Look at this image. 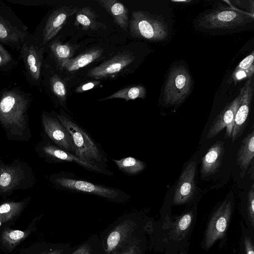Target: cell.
Returning a JSON list of instances; mask_svg holds the SVG:
<instances>
[{
	"label": "cell",
	"mask_w": 254,
	"mask_h": 254,
	"mask_svg": "<svg viewBox=\"0 0 254 254\" xmlns=\"http://www.w3.org/2000/svg\"><path fill=\"white\" fill-rule=\"evenodd\" d=\"M60 121L71 136L76 156L83 161L103 170L108 169V156L101 144L72 117L61 111Z\"/></svg>",
	"instance_id": "obj_1"
},
{
	"label": "cell",
	"mask_w": 254,
	"mask_h": 254,
	"mask_svg": "<svg viewBox=\"0 0 254 254\" xmlns=\"http://www.w3.org/2000/svg\"><path fill=\"white\" fill-rule=\"evenodd\" d=\"M50 181L61 190L95 195L110 200L126 199L129 196L120 189L80 179L71 173L61 172L54 174L51 176Z\"/></svg>",
	"instance_id": "obj_2"
},
{
	"label": "cell",
	"mask_w": 254,
	"mask_h": 254,
	"mask_svg": "<svg viewBox=\"0 0 254 254\" xmlns=\"http://www.w3.org/2000/svg\"><path fill=\"white\" fill-rule=\"evenodd\" d=\"M30 34L14 11L0 0V43L19 52Z\"/></svg>",
	"instance_id": "obj_3"
},
{
	"label": "cell",
	"mask_w": 254,
	"mask_h": 254,
	"mask_svg": "<svg viewBox=\"0 0 254 254\" xmlns=\"http://www.w3.org/2000/svg\"><path fill=\"white\" fill-rule=\"evenodd\" d=\"M45 52V46L39 43L32 33L27 37L19 51L18 60L23 64L25 77L33 86L39 87L41 83Z\"/></svg>",
	"instance_id": "obj_4"
},
{
	"label": "cell",
	"mask_w": 254,
	"mask_h": 254,
	"mask_svg": "<svg viewBox=\"0 0 254 254\" xmlns=\"http://www.w3.org/2000/svg\"><path fill=\"white\" fill-rule=\"evenodd\" d=\"M130 34L135 38L161 41L168 36V27L163 21L141 10L133 11L129 21Z\"/></svg>",
	"instance_id": "obj_5"
},
{
	"label": "cell",
	"mask_w": 254,
	"mask_h": 254,
	"mask_svg": "<svg viewBox=\"0 0 254 254\" xmlns=\"http://www.w3.org/2000/svg\"><path fill=\"white\" fill-rule=\"evenodd\" d=\"M191 79L185 66H175L170 71L164 90V101L167 105L182 103L187 97L191 87Z\"/></svg>",
	"instance_id": "obj_6"
},
{
	"label": "cell",
	"mask_w": 254,
	"mask_h": 254,
	"mask_svg": "<svg viewBox=\"0 0 254 254\" xmlns=\"http://www.w3.org/2000/svg\"><path fill=\"white\" fill-rule=\"evenodd\" d=\"M253 20V16L228 8L217 9L202 16L199 26L207 29H228L243 26Z\"/></svg>",
	"instance_id": "obj_7"
},
{
	"label": "cell",
	"mask_w": 254,
	"mask_h": 254,
	"mask_svg": "<svg viewBox=\"0 0 254 254\" xmlns=\"http://www.w3.org/2000/svg\"><path fill=\"white\" fill-rule=\"evenodd\" d=\"M31 100V94L18 87L3 88L0 91V118L8 120L22 118Z\"/></svg>",
	"instance_id": "obj_8"
},
{
	"label": "cell",
	"mask_w": 254,
	"mask_h": 254,
	"mask_svg": "<svg viewBox=\"0 0 254 254\" xmlns=\"http://www.w3.org/2000/svg\"><path fill=\"white\" fill-rule=\"evenodd\" d=\"M78 9L75 6H63L52 11L36 28L33 35L39 43L45 46L53 39Z\"/></svg>",
	"instance_id": "obj_9"
},
{
	"label": "cell",
	"mask_w": 254,
	"mask_h": 254,
	"mask_svg": "<svg viewBox=\"0 0 254 254\" xmlns=\"http://www.w3.org/2000/svg\"><path fill=\"white\" fill-rule=\"evenodd\" d=\"M42 120L44 129L51 142L58 147L76 155L72 138L57 117L44 112Z\"/></svg>",
	"instance_id": "obj_10"
},
{
	"label": "cell",
	"mask_w": 254,
	"mask_h": 254,
	"mask_svg": "<svg viewBox=\"0 0 254 254\" xmlns=\"http://www.w3.org/2000/svg\"><path fill=\"white\" fill-rule=\"evenodd\" d=\"M232 213L231 201H224L213 213L205 234V246L211 247L225 235Z\"/></svg>",
	"instance_id": "obj_11"
},
{
	"label": "cell",
	"mask_w": 254,
	"mask_h": 254,
	"mask_svg": "<svg viewBox=\"0 0 254 254\" xmlns=\"http://www.w3.org/2000/svg\"><path fill=\"white\" fill-rule=\"evenodd\" d=\"M42 151L45 157L48 158L50 162L74 163L91 172L108 176H114V173L112 171L108 169L103 170L88 164L79 158L75 154L58 147L51 141H47L44 144Z\"/></svg>",
	"instance_id": "obj_12"
},
{
	"label": "cell",
	"mask_w": 254,
	"mask_h": 254,
	"mask_svg": "<svg viewBox=\"0 0 254 254\" xmlns=\"http://www.w3.org/2000/svg\"><path fill=\"white\" fill-rule=\"evenodd\" d=\"M241 101L236 113L231 135L232 141H235L243 133L247 125L248 119L253 95L251 77L240 90Z\"/></svg>",
	"instance_id": "obj_13"
},
{
	"label": "cell",
	"mask_w": 254,
	"mask_h": 254,
	"mask_svg": "<svg viewBox=\"0 0 254 254\" xmlns=\"http://www.w3.org/2000/svg\"><path fill=\"white\" fill-rule=\"evenodd\" d=\"M134 58V56L129 52L120 53L90 69L87 75L96 79L113 77L130 64Z\"/></svg>",
	"instance_id": "obj_14"
},
{
	"label": "cell",
	"mask_w": 254,
	"mask_h": 254,
	"mask_svg": "<svg viewBox=\"0 0 254 254\" xmlns=\"http://www.w3.org/2000/svg\"><path fill=\"white\" fill-rule=\"evenodd\" d=\"M196 168V162L191 161L182 172L174 194V204H184L192 197L195 190L194 181Z\"/></svg>",
	"instance_id": "obj_15"
},
{
	"label": "cell",
	"mask_w": 254,
	"mask_h": 254,
	"mask_svg": "<svg viewBox=\"0 0 254 254\" xmlns=\"http://www.w3.org/2000/svg\"><path fill=\"white\" fill-rule=\"evenodd\" d=\"M240 101V94L219 113L211 125L206 135L207 138L214 137L225 127H227V136L231 137L235 116Z\"/></svg>",
	"instance_id": "obj_16"
},
{
	"label": "cell",
	"mask_w": 254,
	"mask_h": 254,
	"mask_svg": "<svg viewBox=\"0 0 254 254\" xmlns=\"http://www.w3.org/2000/svg\"><path fill=\"white\" fill-rule=\"evenodd\" d=\"M225 148L221 140L215 142L209 148L201 160V178L207 177L216 173L222 165Z\"/></svg>",
	"instance_id": "obj_17"
},
{
	"label": "cell",
	"mask_w": 254,
	"mask_h": 254,
	"mask_svg": "<svg viewBox=\"0 0 254 254\" xmlns=\"http://www.w3.org/2000/svg\"><path fill=\"white\" fill-rule=\"evenodd\" d=\"M114 18L115 22L124 30H127L129 23L128 9L117 0H96Z\"/></svg>",
	"instance_id": "obj_18"
},
{
	"label": "cell",
	"mask_w": 254,
	"mask_h": 254,
	"mask_svg": "<svg viewBox=\"0 0 254 254\" xmlns=\"http://www.w3.org/2000/svg\"><path fill=\"white\" fill-rule=\"evenodd\" d=\"M254 157V130L243 139L238 151L236 162L240 169V177L243 178Z\"/></svg>",
	"instance_id": "obj_19"
},
{
	"label": "cell",
	"mask_w": 254,
	"mask_h": 254,
	"mask_svg": "<svg viewBox=\"0 0 254 254\" xmlns=\"http://www.w3.org/2000/svg\"><path fill=\"white\" fill-rule=\"evenodd\" d=\"M76 13L74 25L80 27L81 29L97 30L99 29H106V25L99 20V16L89 6L78 9Z\"/></svg>",
	"instance_id": "obj_20"
},
{
	"label": "cell",
	"mask_w": 254,
	"mask_h": 254,
	"mask_svg": "<svg viewBox=\"0 0 254 254\" xmlns=\"http://www.w3.org/2000/svg\"><path fill=\"white\" fill-rule=\"evenodd\" d=\"M103 53L102 48H92L74 58L68 60L63 64L60 68L69 72L76 71L97 60Z\"/></svg>",
	"instance_id": "obj_21"
},
{
	"label": "cell",
	"mask_w": 254,
	"mask_h": 254,
	"mask_svg": "<svg viewBox=\"0 0 254 254\" xmlns=\"http://www.w3.org/2000/svg\"><path fill=\"white\" fill-rule=\"evenodd\" d=\"M49 42L47 48L60 68L64 63L72 58L75 51L78 48V46L76 45L63 43L59 39L53 40Z\"/></svg>",
	"instance_id": "obj_22"
},
{
	"label": "cell",
	"mask_w": 254,
	"mask_h": 254,
	"mask_svg": "<svg viewBox=\"0 0 254 254\" xmlns=\"http://www.w3.org/2000/svg\"><path fill=\"white\" fill-rule=\"evenodd\" d=\"M45 84L52 94L62 105L65 104L66 99V88L64 80L56 73L50 71L45 75Z\"/></svg>",
	"instance_id": "obj_23"
},
{
	"label": "cell",
	"mask_w": 254,
	"mask_h": 254,
	"mask_svg": "<svg viewBox=\"0 0 254 254\" xmlns=\"http://www.w3.org/2000/svg\"><path fill=\"white\" fill-rule=\"evenodd\" d=\"M119 170L128 176H135L142 172L146 168V164L134 157L128 156L120 160L111 159Z\"/></svg>",
	"instance_id": "obj_24"
},
{
	"label": "cell",
	"mask_w": 254,
	"mask_h": 254,
	"mask_svg": "<svg viewBox=\"0 0 254 254\" xmlns=\"http://www.w3.org/2000/svg\"><path fill=\"white\" fill-rule=\"evenodd\" d=\"M146 95V91L144 86L140 85H130L125 87L106 97L100 99L99 101L122 98L127 101L134 100L137 98L144 99Z\"/></svg>",
	"instance_id": "obj_25"
},
{
	"label": "cell",
	"mask_w": 254,
	"mask_h": 254,
	"mask_svg": "<svg viewBox=\"0 0 254 254\" xmlns=\"http://www.w3.org/2000/svg\"><path fill=\"white\" fill-rule=\"evenodd\" d=\"M29 234L27 231L6 229L1 235L2 244L8 249H13Z\"/></svg>",
	"instance_id": "obj_26"
},
{
	"label": "cell",
	"mask_w": 254,
	"mask_h": 254,
	"mask_svg": "<svg viewBox=\"0 0 254 254\" xmlns=\"http://www.w3.org/2000/svg\"><path fill=\"white\" fill-rule=\"evenodd\" d=\"M21 208L20 203H6L0 205V225L13 219Z\"/></svg>",
	"instance_id": "obj_27"
},
{
	"label": "cell",
	"mask_w": 254,
	"mask_h": 254,
	"mask_svg": "<svg viewBox=\"0 0 254 254\" xmlns=\"http://www.w3.org/2000/svg\"><path fill=\"white\" fill-rule=\"evenodd\" d=\"M18 63L0 43V71H9L16 67Z\"/></svg>",
	"instance_id": "obj_28"
},
{
	"label": "cell",
	"mask_w": 254,
	"mask_h": 254,
	"mask_svg": "<svg viewBox=\"0 0 254 254\" xmlns=\"http://www.w3.org/2000/svg\"><path fill=\"white\" fill-rule=\"evenodd\" d=\"M193 219V214L189 212L181 216L178 220L175 228V233L177 236L183 234L189 228Z\"/></svg>",
	"instance_id": "obj_29"
},
{
	"label": "cell",
	"mask_w": 254,
	"mask_h": 254,
	"mask_svg": "<svg viewBox=\"0 0 254 254\" xmlns=\"http://www.w3.org/2000/svg\"><path fill=\"white\" fill-rule=\"evenodd\" d=\"M247 212L249 221L252 227L254 225V184L252 185L248 193Z\"/></svg>",
	"instance_id": "obj_30"
},
{
	"label": "cell",
	"mask_w": 254,
	"mask_h": 254,
	"mask_svg": "<svg viewBox=\"0 0 254 254\" xmlns=\"http://www.w3.org/2000/svg\"><path fill=\"white\" fill-rule=\"evenodd\" d=\"M121 239L120 233L117 231L111 232L109 235L107 241V250L108 252L113 250L118 245Z\"/></svg>",
	"instance_id": "obj_31"
},
{
	"label": "cell",
	"mask_w": 254,
	"mask_h": 254,
	"mask_svg": "<svg viewBox=\"0 0 254 254\" xmlns=\"http://www.w3.org/2000/svg\"><path fill=\"white\" fill-rule=\"evenodd\" d=\"M254 72V65L247 70L236 69L234 73L233 78L235 80H239L247 77H251Z\"/></svg>",
	"instance_id": "obj_32"
},
{
	"label": "cell",
	"mask_w": 254,
	"mask_h": 254,
	"mask_svg": "<svg viewBox=\"0 0 254 254\" xmlns=\"http://www.w3.org/2000/svg\"><path fill=\"white\" fill-rule=\"evenodd\" d=\"M252 52L251 54L248 55L244 58L239 64L236 69L247 70L251 67L253 64L254 54Z\"/></svg>",
	"instance_id": "obj_33"
},
{
	"label": "cell",
	"mask_w": 254,
	"mask_h": 254,
	"mask_svg": "<svg viewBox=\"0 0 254 254\" xmlns=\"http://www.w3.org/2000/svg\"><path fill=\"white\" fill-rule=\"evenodd\" d=\"M100 83L99 81L93 80L87 82L77 87L75 92L82 93L94 88L99 85Z\"/></svg>",
	"instance_id": "obj_34"
},
{
	"label": "cell",
	"mask_w": 254,
	"mask_h": 254,
	"mask_svg": "<svg viewBox=\"0 0 254 254\" xmlns=\"http://www.w3.org/2000/svg\"><path fill=\"white\" fill-rule=\"evenodd\" d=\"M246 254H254V245L251 238L246 237L244 239Z\"/></svg>",
	"instance_id": "obj_35"
},
{
	"label": "cell",
	"mask_w": 254,
	"mask_h": 254,
	"mask_svg": "<svg viewBox=\"0 0 254 254\" xmlns=\"http://www.w3.org/2000/svg\"><path fill=\"white\" fill-rule=\"evenodd\" d=\"M11 177L9 173L4 172L0 176V185L3 187H7L10 183Z\"/></svg>",
	"instance_id": "obj_36"
},
{
	"label": "cell",
	"mask_w": 254,
	"mask_h": 254,
	"mask_svg": "<svg viewBox=\"0 0 254 254\" xmlns=\"http://www.w3.org/2000/svg\"><path fill=\"white\" fill-rule=\"evenodd\" d=\"M76 254H82V252L81 251H78V252L77 251Z\"/></svg>",
	"instance_id": "obj_37"
},
{
	"label": "cell",
	"mask_w": 254,
	"mask_h": 254,
	"mask_svg": "<svg viewBox=\"0 0 254 254\" xmlns=\"http://www.w3.org/2000/svg\"><path fill=\"white\" fill-rule=\"evenodd\" d=\"M57 254L56 253H49V254Z\"/></svg>",
	"instance_id": "obj_38"
},
{
	"label": "cell",
	"mask_w": 254,
	"mask_h": 254,
	"mask_svg": "<svg viewBox=\"0 0 254 254\" xmlns=\"http://www.w3.org/2000/svg\"><path fill=\"white\" fill-rule=\"evenodd\" d=\"M180 254H185L184 253L181 252Z\"/></svg>",
	"instance_id": "obj_39"
}]
</instances>
